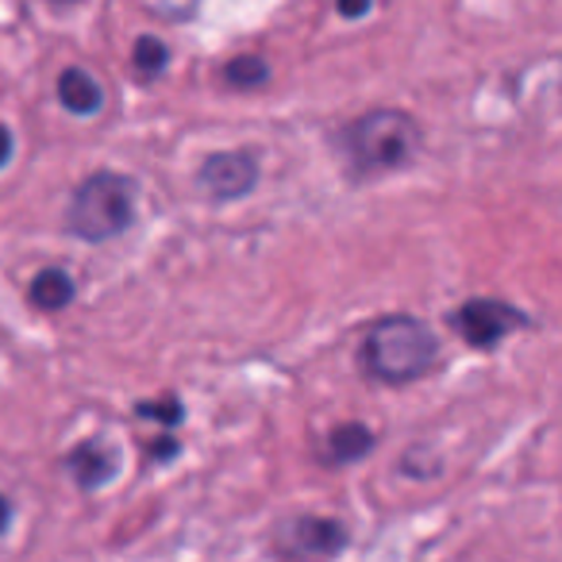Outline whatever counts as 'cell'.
I'll return each instance as SVG.
<instances>
[{"label":"cell","mask_w":562,"mask_h":562,"mask_svg":"<svg viewBox=\"0 0 562 562\" xmlns=\"http://www.w3.org/2000/svg\"><path fill=\"white\" fill-rule=\"evenodd\" d=\"M439 331L413 313L378 316L359 347V367L378 385H413L439 367Z\"/></svg>","instance_id":"6da1fadb"},{"label":"cell","mask_w":562,"mask_h":562,"mask_svg":"<svg viewBox=\"0 0 562 562\" xmlns=\"http://www.w3.org/2000/svg\"><path fill=\"white\" fill-rule=\"evenodd\" d=\"M74 4H78V0H74Z\"/></svg>","instance_id":"d6986e66"},{"label":"cell","mask_w":562,"mask_h":562,"mask_svg":"<svg viewBox=\"0 0 562 562\" xmlns=\"http://www.w3.org/2000/svg\"><path fill=\"white\" fill-rule=\"evenodd\" d=\"M336 147L355 181L408 170L424 150V132L405 109H370L336 135Z\"/></svg>","instance_id":"7a4b0ae2"},{"label":"cell","mask_w":562,"mask_h":562,"mask_svg":"<svg viewBox=\"0 0 562 562\" xmlns=\"http://www.w3.org/2000/svg\"><path fill=\"white\" fill-rule=\"evenodd\" d=\"M12 520H16V508H12V501L0 493V536L12 528Z\"/></svg>","instance_id":"ac0fdd59"},{"label":"cell","mask_w":562,"mask_h":562,"mask_svg":"<svg viewBox=\"0 0 562 562\" xmlns=\"http://www.w3.org/2000/svg\"><path fill=\"white\" fill-rule=\"evenodd\" d=\"M135 186L132 173L120 170H93L78 181L63 212V224L81 243H109L120 239L135 224Z\"/></svg>","instance_id":"3957f363"},{"label":"cell","mask_w":562,"mask_h":562,"mask_svg":"<svg viewBox=\"0 0 562 562\" xmlns=\"http://www.w3.org/2000/svg\"><path fill=\"white\" fill-rule=\"evenodd\" d=\"M120 467H124V454H120V447L109 436H89L74 451L63 454V470L81 493H97L104 485H112Z\"/></svg>","instance_id":"52a82bcc"},{"label":"cell","mask_w":562,"mask_h":562,"mask_svg":"<svg viewBox=\"0 0 562 562\" xmlns=\"http://www.w3.org/2000/svg\"><path fill=\"white\" fill-rule=\"evenodd\" d=\"M378 447V436L370 424L362 420H344L321 439V462L324 467H355Z\"/></svg>","instance_id":"ba28073f"},{"label":"cell","mask_w":562,"mask_h":562,"mask_svg":"<svg viewBox=\"0 0 562 562\" xmlns=\"http://www.w3.org/2000/svg\"><path fill=\"white\" fill-rule=\"evenodd\" d=\"M370 9H374V0H336V12L344 20H362Z\"/></svg>","instance_id":"2e32d148"},{"label":"cell","mask_w":562,"mask_h":562,"mask_svg":"<svg viewBox=\"0 0 562 562\" xmlns=\"http://www.w3.org/2000/svg\"><path fill=\"white\" fill-rule=\"evenodd\" d=\"M78 297V281L63 270V266H43L40 273L32 278L27 285V305L43 316H55V313H66Z\"/></svg>","instance_id":"30bf717a"},{"label":"cell","mask_w":562,"mask_h":562,"mask_svg":"<svg viewBox=\"0 0 562 562\" xmlns=\"http://www.w3.org/2000/svg\"><path fill=\"white\" fill-rule=\"evenodd\" d=\"M447 321H451V331L470 351L482 355H490L493 347H501L516 331L531 328V316L524 308H516L513 301L501 297H467Z\"/></svg>","instance_id":"5b68a950"},{"label":"cell","mask_w":562,"mask_h":562,"mask_svg":"<svg viewBox=\"0 0 562 562\" xmlns=\"http://www.w3.org/2000/svg\"><path fill=\"white\" fill-rule=\"evenodd\" d=\"M397 470L405 477H416V482H431V477L443 474V454L431 451L428 443H413L405 454L397 459Z\"/></svg>","instance_id":"5bb4252c"},{"label":"cell","mask_w":562,"mask_h":562,"mask_svg":"<svg viewBox=\"0 0 562 562\" xmlns=\"http://www.w3.org/2000/svg\"><path fill=\"white\" fill-rule=\"evenodd\" d=\"M258 178L262 170L250 150H216L196 166V189L216 204L243 201L247 193H255Z\"/></svg>","instance_id":"8992f818"},{"label":"cell","mask_w":562,"mask_h":562,"mask_svg":"<svg viewBox=\"0 0 562 562\" xmlns=\"http://www.w3.org/2000/svg\"><path fill=\"white\" fill-rule=\"evenodd\" d=\"M132 66L143 81L158 78V74H166V66H170V47H166L158 35H139L132 47Z\"/></svg>","instance_id":"4fadbf2b"},{"label":"cell","mask_w":562,"mask_h":562,"mask_svg":"<svg viewBox=\"0 0 562 562\" xmlns=\"http://www.w3.org/2000/svg\"><path fill=\"white\" fill-rule=\"evenodd\" d=\"M351 547V531L328 513H290L270 531V554L278 562H336Z\"/></svg>","instance_id":"277c9868"},{"label":"cell","mask_w":562,"mask_h":562,"mask_svg":"<svg viewBox=\"0 0 562 562\" xmlns=\"http://www.w3.org/2000/svg\"><path fill=\"white\" fill-rule=\"evenodd\" d=\"M132 416L135 420H150V424H158V428L173 431L186 424V401H181L178 393H158V397L135 401Z\"/></svg>","instance_id":"7c38bea8"},{"label":"cell","mask_w":562,"mask_h":562,"mask_svg":"<svg viewBox=\"0 0 562 562\" xmlns=\"http://www.w3.org/2000/svg\"><path fill=\"white\" fill-rule=\"evenodd\" d=\"M181 451H186V443L166 428L158 431V436L143 439V454H147V462H155V467H170V462H178Z\"/></svg>","instance_id":"9a60e30c"},{"label":"cell","mask_w":562,"mask_h":562,"mask_svg":"<svg viewBox=\"0 0 562 562\" xmlns=\"http://www.w3.org/2000/svg\"><path fill=\"white\" fill-rule=\"evenodd\" d=\"M12 155H16V135H12L9 124H0V170L12 162Z\"/></svg>","instance_id":"e0dca14e"},{"label":"cell","mask_w":562,"mask_h":562,"mask_svg":"<svg viewBox=\"0 0 562 562\" xmlns=\"http://www.w3.org/2000/svg\"><path fill=\"white\" fill-rule=\"evenodd\" d=\"M55 93H58V104H63V109L70 112V116L89 120V116H97V112L104 109V89H101V81H97L89 70H81V66H66V70L58 74Z\"/></svg>","instance_id":"9c48e42d"},{"label":"cell","mask_w":562,"mask_h":562,"mask_svg":"<svg viewBox=\"0 0 562 562\" xmlns=\"http://www.w3.org/2000/svg\"><path fill=\"white\" fill-rule=\"evenodd\" d=\"M220 81L235 93H250V89H262L270 81V63L262 55H235L224 63L220 70Z\"/></svg>","instance_id":"8fae6325"}]
</instances>
